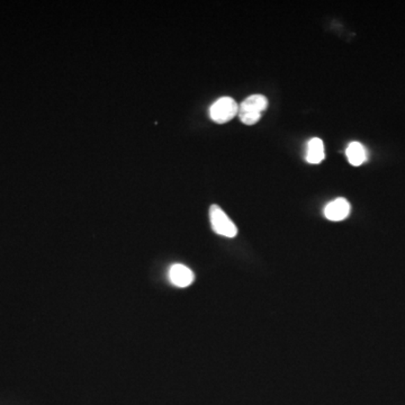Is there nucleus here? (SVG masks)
Returning a JSON list of instances; mask_svg holds the SVG:
<instances>
[{
	"instance_id": "obj_1",
	"label": "nucleus",
	"mask_w": 405,
	"mask_h": 405,
	"mask_svg": "<svg viewBox=\"0 0 405 405\" xmlns=\"http://www.w3.org/2000/svg\"><path fill=\"white\" fill-rule=\"evenodd\" d=\"M267 107L268 100L264 95H251L239 105V118L246 125H255L262 118V113Z\"/></svg>"
},
{
	"instance_id": "obj_2",
	"label": "nucleus",
	"mask_w": 405,
	"mask_h": 405,
	"mask_svg": "<svg viewBox=\"0 0 405 405\" xmlns=\"http://www.w3.org/2000/svg\"><path fill=\"white\" fill-rule=\"evenodd\" d=\"M209 219H211L212 229L216 235H222L225 238H235V235H238L237 226L220 206H211Z\"/></svg>"
},
{
	"instance_id": "obj_3",
	"label": "nucleus",
	"mask_w": 405,
	"mask_h": 405,
	"mask_svg": "<svg viewBox=\"0 0 405 405\" xmlns=\"http://www.w3.org/2000/svg\"><path fill=\"white\" fill-rule=\"evenodd\" d=\"M239 105L233 98L221 97L209 109L212 120L218 124L228 123L238 115Z\"/></svg>"
},
{
	"instance_id": "obj_4",
	"label": "nucleus",
	"mask_w": 405,
	"mask_h": 405,
	"mask_svg": "<svg viewBox=\"0 0 405 405\" xmlns=\"http://www.w3.org/2000/svg\"><path fill=\"white\" fill-rule=\"evenodd\" d=\"M350 209H351L350 202L346 198L339 197V198H335V200H331L324 207V211L323 212H324V216L328 220L332 221V222H340V221L346 220L349 216Z\"/></svg>"
},
{
	"instance_id": "obj_5",
	"label": "nucleus",
	"mask_w": 405,
	"mask_h": 405,
	"mask_svg": "<svg viewBox=\"0 0 405 405\" xmlns=\"http://www.w3.org/2000/svg\"><path fill=\"white\" fill-rule=\"evenodd\" d=\"M194 273L184 264H173L169 270V279L177 287H187L194 282Z\"/></svg>"
},
{
	"instance_id": "obj_6",
	"label": "nucleus",
	"mask_w": 405,
	"mask_h": 405,
	"mask_svg": "<svg viewBox=\"0 0 405 405\" xmlns=\"http://www.w3.org/2000/svg\"><path fill=\"white\" fill-rule=\"evenodd\" d=\"M326 152H324V144L322 140L319 138H313L308 141V150H306V161L311 165H317L324 160Z\"/></svg>"
},
{
	"instance_id": "obj_7",
	"label": "nucleus",
	"mask_w": 405,
	"mask_h": 405,
	"mask_svg": "<svg viewBox=\"0 0 405 405\" xmlns=\"http://www.w3.org/2000/svg\"><path fill=\"white\" fill-rule=\"evenodd\" d=\"M346 156L350 165L355 166V167L363 165L367 160L366 149L359 142L349 143V145L347 147Z\"/></svg>"
}]
</instances>
